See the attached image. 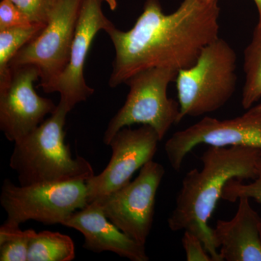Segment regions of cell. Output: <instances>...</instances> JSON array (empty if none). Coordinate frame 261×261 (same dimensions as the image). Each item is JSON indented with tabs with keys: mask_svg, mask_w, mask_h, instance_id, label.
Returning a JSON list of instances; mask_svg holds the SVG:
<instances>
[{
	"mask_svg": "<svg viewBox=\"0 0 261 261\" xmlns=\"http://www.w3.org/2000/svg\"><path fill=\"white\" fill-rule=\"evenodd\" d=\"M68 113L58 104L49 118L15 142L10 167L21 186L87 181L94 176L90 163L81 156L72 157L69 146L65 144Z\"/></svg>",
	"mask_w": 261,
	"mask_h": 261,
	"instance_id": "cell-3",
	"label": "cell"
},
{
	"mask_svg": "<svg viewBox=\"0 0 261 261\" xmlns=\"http://www.w3.org/2000/svg\"><path fill=\"white\" fill-rule=\"evenodd\" d=\"M240 197L253 199L261 204V161L259 163L258 175L253 182L244 184L241 180H230L224 187L221 199L234 202Z\"/></svg>",
	"mask_w": 261,
	"mask_h": 261,
	"instance_id": "cell-19",
	"label": "cell"
},
{
	"mask_svg": "<svg viewBox=\"0 0 261 261\" xmlns=\"http://www.w3.org/2000/svg\"><path fill=\"white\" fill-rule=\"evenodd\" d=\"M0 203L7 214L5 224L15 227L25 221L62 224L75 211L88 205L86 181L17 186L5 178Z\"/></svg>",
	"mask_w": 261,
	"mask_h": 261,
	"instance_id": "cell-6",
	"label": "cell"
},
{
	"mask_svg": "<svg viewBox=\"0 0 261 261\" xmlns=\"http://www.w3.org/2000/svg\"><path fill=\"white\" fill-rule=\"evenodd\" d=\"M177 70L151 68L132 75L125 84L129 92L123 107L108 123L103 142H110L118 130L132 125L152 127L162 140L171 127L179 123V103L168 97V87L176 81Z\"/></svg>",
	"mask_w": 261,
	"mask_h": 261,
	"instance_id": "cell-5",
	"label": "cell"
},
{
	"mask_svg": "<svg viewBox=\"0 0 261 261\" xmlns=\"http://www.w3.org/2000/svg\"><path fill=\"white\" fill-rule=\"evenodd\" d=\"M8 84L0 88V128L10 142L21 140L36 129L57 106L38 95L34 84L40 79L35 65L11 68Z\"/></svg>",
	"mask_w": 261,
	"mask_h": 261,
	"instance_id": "cell-11",
	"label": "cell"
},
{
	"mask_svg": "<svg viewBox=\"0 0 261 261\" xmlns=\"http://www.w3.org/2000/svg\"><path fill=\"white\" fill-rule=\"evenodd\" d=\"M63 226L80 231L84 238L83 247L100 253L114 252L132 261H148L145 245H140L113 224L97 202L75 211Z\"/></svg>",
	"mask_w": 261,
	"mask_h": 261,
	"instance_id": "cell-13",
	"label": "cell"
},
{
	"mask_svg": "<svg viewBox=\"0 0 261 261\" xmlns=\"http://www.w3.org/2000/svg\"><path fill=\"white\" fill-rule=\"evenodd\" d=\"M254 1H255V4H256L257 10H258L259 20L257 25L261 27V0H254Z\"/></svg>",
	"mask_w": 261,
	"mask_h": 261,
	"instance_id": "cell-24",
	"label": "cell"
},
{
	"mask_svg": "<svg viewBox=\"0 0 261 261\" xmlns=\"http://www.w3.org/2000/svg\"><path fill=\"white\" fill-rule=\"evenodd\" d=\"M201 170L185 175L168 219L173 231H187L202 240L213 261H223L218 251L209 219L226 184L231 179L254 180L258 175L261 149L252 147L210 146L200 157Z\"/></svg>",
	"mask_w": 261,
	"mask_h": 261,
	"instance_id": "cell-2",
	"label": "cell"
},
{
	"mask_svg": "<svg viewBox=\"0 0 261 261\" xmlns=\"http://www.w3.org/2000/svg\"><path fill=\"white\" fill-rule=\"evenodd\" d=\"M103 0H84L81 8L69 62L58 80L44 92H58V104L70 112L78 103L87 100L94 92L84 79L86 60L92 43L98 32H105L113 25L102 10Z\"/></svg>",
	"mask_w": 261,
	"mask_h": 261,
	"instance_id": "cell-12",
	"label": "cell"
},
{
	"mask_svg": "<svg viewBox=\"0 0 261 261\" xmlns=\"http://www.w3.org/2000/svg\"><path fill=\"white\" fill-rule=\"evenodd\" d=\"M197 1L202 3H205V4H209V3H214V2L217 1V0H197Z\"/></svg>",
	"mask_w": 261,
	"mask_h": 261,
	"instance_id": "cell-25",
	"label": "cell"
},
{
	"mask_svg": "<svg viewBox=\"0 0 261 261\" xmlns=\"http://www.w3.org/2000/svg\"><path fill=\"white\" fill-rule=\"evenodd\" d=\"M152 127L121 128L113 137L111 161L99 174L86 181L88 202L100 200L129 183L134 173L152 161L161 142Z\"/></svg>",
	"mask_w": 261,
	"mask_h": 261,
	"instance_id": "cell-10",
	"label": "cell"
},
{
	"mask_svg": "<svg viewBox=\"0 0 261 261\" xmlns=\"http://www.w3.org/2000/svg\"><path fill=\"white\" fill-rule=\"evenodd\" d=\"M84 0H60L42 32L27 43L10 61V68L25 65L40 71L43 91L62 74L70 60L75 28Z\"/></svg>",
	"mask_w": 261,
	"mask_h": 261,
	"instance_id": "cell-7",
	"label": "cell"
},
{
	"mask_svg": "<svg viewBox=\"0 0 261 261\" xmlns=\"http://www.w3.org/2000/svg\"><path fill=\"white\" fill-rule=\"evenodd\" d=\"M38 25L30 19L11 1L2 0L0 3V31L16 27H30Z\"/></svg>",
	"mask_w": 261,
	"mask_h": 261,
	"instance_id": "cell-21",
	"label": "cell"
},
{
	"mask_svg": "<svg viewBox=\"0 0 261 261\" xmlns=\"http://www.w3.org/2000/svg\"><path fill=\"white\" fill-rule=\"evenodd\" d=\"M244 71L245 74L242 106L249 109L261 97V27L257 25L252 40L245 50Z\"/></svg>",
	"mask_w": 261,
	"mask_h": 261,
	"instance_id": "cell-16",
	"label": "cell"
},
{
	"mask_svg": "<svg viewBox=\"0 0 261 261\" xmlns=\"http://www.w3.org/2000/svg\"><path fill=\"white\" fill-rule=\"evenodd\" d=\"M238 56L221 38L207 44L195 64L176 76L180 121L215 112L232 97L238 84Z\"/></svg>",
	"mask_w": 261,
	"mask_h": 261,
	"instance_id": "cell-4",
	"label": "cell"
},
{
	"mask_svg": "<svg viewBox=\"0 0 261 261\" xmlns=\"http://www.w3.org/2000/svg\"><path fill=\"white\" fill-rule=\"evenodd\" d=\"M236 214L229 221L219 220L213 228L223 261H261V219L250 203L240 197Z\"/></svg>",
	"mask_w": 261,
	"mask_h": 261,
	"instance_id": "cell-14",
	"label": "cell"
},
{
	"mask_svg": "<svg viewBox=\"0 0 261 261\" xmlns=\"http://www.w3.org/2000/svg\"><path fill=\"white\" fill-rule=\"evenodd\" d=\"M247 110L243 116L231 119L205 117L192 126L173 134L165 145L171 167L179 171L187 154L203 144L261 149V104Z\"/></svg>",
	"mask_w": 261,
	"mask_h": 261,
	"instance_id": "cell-8",
	"label": "cell"
},
{
	"mask_svg": "<svg viewBox=\"0 0 261 261\" xmlns=\"http://www.w3.org/2000/svg\"><path fill=\"white\" fill-rule=\"evenodd\" d=\"M219 16L218 0L209 4L184 0L171 14L163 13L159 0H147L130 30L113 25L106 32L116 51L110 87L116 88L147 68H190L202 49L219 37Z\"/></svg>",
	"mask_w": 261,
	"mask_h": 261,
	"instance_id": "cell-1",
	"label": "cell"
},
{
	"mask_svg": "<svg viewBox=\"0 0 261 261\" xmlns=\"http://www.w3.org/2000/svg\"><path fill=\"white\" fill-rule=\"evenodd\" d=\"M165 173L163 165L152 160L141 168L134 181L94 202L117 227L145 245L153 223L156 195Z\"/></svg>",
	"mask_w": 261,
	"mask_h": 261,
	"instance_id": "cell-9",
	"label": "cell"
},
{
	"mask_svg": "<svg viewBox=\"0 0 261 261\" xmlns=\"http://www.w3.org/2000/svg\"><path fill=\"white\" fill-rule=\"evenodd\" d=\"M103 1L106 2V3L109 6L110 9L111 10H115L117 8V1L116 0H103Z\"/></svg>",
	"mask_w": 261,
	"mask_h": 261,
	"instance_id": "cell-23",
	"label": "cell"
},
{
	"mask_svg": "<svg viewBox=\"0 0 261 261\" xmlns=\"http://www.w3.org/2000/svg\"><path fill=\"white\" fill-rule=\"evenodd\" d=\"M181 243L187 261H213L202 240L197 235L185 231Z\"/></svg>",
	"mask_w": 261,
	"mask_h": 261,
	"instance_id": "cell-22",
	"label": "cell"
},
{
	"mask_svg": "<svg viewBox=\"0 0 261 261\" xmlns=\"http://www.w3.org/2000/svg\"><path fill=\"white\" fill-rule=\"evenodd\" d=\"M36 231H22L5 223L0 228V260L27 261L29 245Z\"/></svg>",
	"mask_w": 261,
	"mask_h": 261,
	"instance_id": "cell-18",
	"label": "cell"
},
{
	"mask_svg": "<svg viewBox=\"0 0 261 261\" xmlns=\"http://www.w3.org/2000/svg\"><path fill=\"white\" fill-rule=\"evenodd\" d=\"M33 23L47 25L60 0H11Z\"/></svg>",
	"mask_w": 261,
	"mask_h": 261,
	"instance_id": "cell-20",
	"label": "cell"
},
{
	"mask_svg": "<svg viewBox=\"0 0 261 261\" xmlns=\"http://www.w3.org/2000/svg\"><path fill=\"white\" fill-rule=\"evenodd\" d=\"M44 27L34 25L0 31V88L8 84L11 76L9 67L11 60L22 47L37 37Z\"/></svg>",
	"mask_w": 261,
	"mask_h": 261,
	"instance_id": "cell-17",
	"label": "cell"
},
{
	"mask_svg": "<svg viewBox=\"0 0 261 261\" xmlns=\"http://www.w3.org/2000/svg\"><path fill=\"white\" fill-rule=\"evenodd\" d=\"M75 245L68 235L44 231L36 232L29 245L27 261H71Z\"/></svg>",
	"mask_w": 261,
	"mask_h": 261,
	"instance_id": "cell-15",
	"label": "cell"
}]
</instances>
